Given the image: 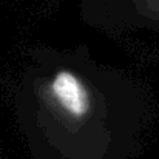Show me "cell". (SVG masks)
Segmentation results:
<instances>
[{
    "mask_svg": "<svg viewBox=\"0 0 159 159\" xmlns=\"http://www.w3.org/2000/svg\"><path fill=\"white\" fill-rule=\"evenodd\" d=\"M56 104L74 119L85 117L91 110V98L82 80L71 71H59L50 85Z\"/></svg>",
    "mask_w": 159,
    "mask_h": 159,
    "instance_id": "cell-1",
    "label": "cell"
}]
</instances>
